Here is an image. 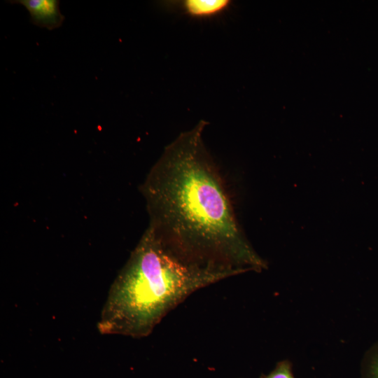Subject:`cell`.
Returning a JSON list of instances; mask_svg holds the SVG:
<instances>
[{"mask_svg":"<svg viewBox=\"0 0 378 378\" xmlns=\"http://www.w3.org/2000/svg\"><path fill=\"white\" fill-rule=\"evenodd\" d=\"M200 120L164 149L141 186L149 227L190 256L240 270L265 262L239 226L225 183L202 140Z\"/></svg>","mask_w":378,"mask_h":378,"instance_id":"cell-1","label":"cell"},{"mask_svg":"<svg viewBox=\"0 0 378 378\" xmlns=\"http://www.w3.org/2000/svg\"><path fill=\"white\" fill-rule=\"evenodd\" d=\"M9 2L24 6L30 14L31 22L48 30L59 27L64 20L59 8V1L57 0H18Z\"/></svg>","mask_w":378,"mask_h":378,"instance_id":"cell-3","label":"cell"},{"mask_svg":"<svg viewBox=\"0 0 378 378\" xmlns=\"http://www.w3.org/2000/svg\"><path fill=\"white\" fill-rule=\"evenodd\" d=\"M242 272L205 263L148 227L113 281L101 312V334L141 338L199 289Z\"/></svg>","mask_w":378,"mask_h":378,"instance_id":"cell-2","label":"cell"},{"mask_svg":"<svg viewBox=\"0 0 378 378\" xmlns=\"http://www.w3.org/2000/svg\"><path fill=\"white\" fill-rule=\"evenodd\" d=\"M230 4L227 0H186L183 8L188 15L204 18L215 15L226 9Z\"/></svg>","mask_w":378,"mask_h":378,"instance_id":"cell-4","label":"cell"},{"mask_svg":"<svg viewBox=\"0 0 378 378\" xmlns=\"http://www.w3.org/2000/svg\"><path fill=\"white\" fill-rule=\"evenodd\" d=\"M361 378H378V343L370 349L364 358Z\"/></svg>","mask_w":378,"mask_h":378,"instance_id":"cell-5","label":"cell"},{"mask_svg":"<svg viewBox=\"0 0 378 378\" xmlns=\"http://www.w3.org/2000/svg\"><path fill=\"white\" fill-rule=\"evenodd\" d=\"M260 378H295L292 372V364L288 360H281L272 371L267 374H262Z\"/></svg>","mask_w":378,"mask_h":378,"instance_id":"cell-6","label":"cell"}]
</instances>
